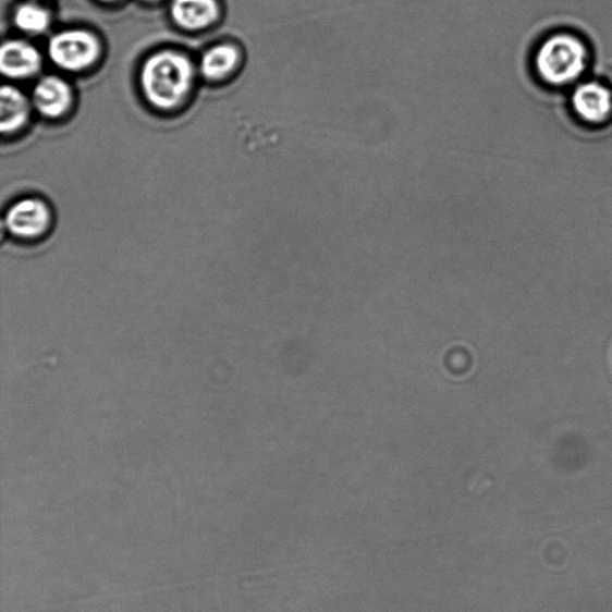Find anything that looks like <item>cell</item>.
Wrapping results in <instances>:
<instances>
[{
    "label": "cell",
    "instance_id": "6",
    "mask_svg": "<svg viewBox=\"0 0 612 612\" xmlns=\"http://www.w3.org/2000/svg\"><path fill=\"white\" fill-rule=\"evenodd\" d=\"M41 56L36 48L22 40H11L0 51V69L9 78H27L41 68Z\"/></svg>",
    "mask_w": 612,
    "mask_h": 612
},
{
    "label": "cell",
    "instance_id": "10",
    "mask_svg": "<svg viewBox=\"0 0 612 612\" xmlns=\"http://www.w3.org/2000/svg\"><path fill=\"white\" fill-rule=\"evenodd\" d=\"M238 51L232 45H218L208 50L201 59V72L208 81L223 78L238 63Z\"/></svg>",
    "mask_w": 612,
    "mask_h": 612
},
{
    "label": "cell",
    "instance_id": "4",
    "mask_svg": "<svg viewBox=\"0 0 612 612\" xmlns=\"http://www.w3.org/2000/svg\"><path fill=\"white\" fill-rule=\"evenodd\" d=\"M51 215L47 206L36 199H23L10 208L4 219L8 234L17 241L33 242L47 234Z\"/></svg>",
    "mask_w": 612,
    "mask_h": 612
},
{
    "label": "cell",
    "instance_id": "9",
    "mask_svg": "<svg viewBox=\"0 0 612 612\" xmlns=\"http://www.w3.org/2000/svg\"><path fill=\"white\" fill-rule=\"evenodd\" d=\"M29 113L27 97L12 85H4L0 93V130L9 133L21 128Z\"/></svg>",
    "mask_w": 612,
    "mask_h": 612
},
{
    "label": "cell",
    "instance_id": "2",
    "mask_svg": "<svg viewBox=\"0 0 612 612\" xmlns=\"http://www.w3.org/2000/svg\"><path fill=\"white\" fill-rule=\"evenodd\" d=\"M589 53L585 44L568 33L550 36L538 48L535 64L538 76L554 87L578 81L587 69Z\"/></svg>",
    "mask_w": 612,
    "mask_h": 612
},
{
    "label": "cell",
    "instance_id": "1",
    "mask_svg": "<svg viewBox=\"0 0 612 612\" xmlns=\"http://www.w3.org/2000/svg\"><path fill=\"white\" fill-rule=\"evenodd\" d=\"M193 68L187 57L178 52H159L142 71V87L148 101L159 109L175 108L192 85Z\"/></svg>",
    "mask_w": 612,
    "mask_h": 612
},
{
    "label": "cell",
    "instance_id": "3",
    "mask_svg": "<svg viewBox=\"0 0 612 612\" xmlns=\"http://www.w3.org/2000/svg\"><path fill=\"white\" fill-rule=\"evenodd\" d=\"M48 52L60 69L82 71L99 57L100 44L88 32L68 30L53 36L48 45Z\"/></svg>",
    "mask_w": 612,
    "mask_h": 612
},
{
    "label": "cell",
    "instance_id": "7",
    "mask_svg": "<svg viewBox=\"0 0 612 612\" xmlns=\"http://www.w3.org/2000/svg\"><path fill=\"white\" fill-rule=\"evenodd\" d=\"M72 101L69 84L59 77L42 78L33 91V105L38 112L47 118L63 115Z\"/></svg>",
    "mask_w": 612,
    "mask_h": 612
},
{
    "label": "cell",
    "instance_id": "11",
    "mask_svg": "<svg viewBox=\"0 0 612 612\" xmlns=\"http://www.w3.org/2000/svg\"><path fill=\"white\" fill-rule=\"evenodd\" d=\"M15 23L24 33L40 34L50 26V15L38 4L26 3L17 8Z\"/></svg>",
    "mask_w": 612,
    "mask_h": 612
},
{
    "label": "cell",
    "instance_id": "8",
    "mask_svg": "<svg viewBox=\"0 0 612 612\" xmlns=\"http://www.w3.org/2000/svg\"><path fill=\"white\" fill-rule=\"evenodd\" d=\"M219 14L216 0H174L171 5V17L178 26L198 30L210 26Z\"/></svg>",
    "mask_w": 612,
    "mask_h": 612
},
{
    "label": "cell",
    "instance_id": "12",
    "mask_svg": "<svg viewBox=\"0 0 612 612\" xmlns=\"http://www.w3.org/2000/svg\"><path fill=\"white\" fill-rule=\"evenodd\" d=\"M107 2H112V0H107Z\"/></svg>",
    "mask_w": 612,
    "mask_h": 612
},
{
    "label": "cell",
    "instance_id": "5",
    "mask_svg": "<svg viewBox=\"0 0 612 612\" xmlns=\"http://www.w3.org/2000/svg\"><path fill=\"white\" fill-rule=\"evenodd\" d=\"M574 113L587 124L601 125L612 117V91L604 84H579L572 94Z\"/></svg>",
    "mask_w": 612,
    "mask_h": 612
}]
</instances>
